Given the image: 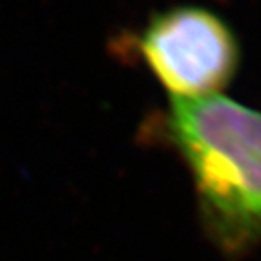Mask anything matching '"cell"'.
I'll return each mask as SVG.
<instances>
[{
    "instance_id": "obj_1",
    "label": "cell",
    "mask_w": 261,
    "mask_h": 261,
    "mask_svg": "<svg viewBox=\"0 0 261 261\" xmlns=\"http://www.w3.org/2000/svg\"><path fill=\"white\" fill-rule=\"evenodd\" d=\"M164 130L219 250L236 258L261 244V110L222 95L172 99Z\"/></svg>"
},
{
    "instance_id": "obj_2",
    "label": "cell",
    "mask_w": 261,
    "mask_h": 261,
    "mask_svg": "<svg viewBox=\"0 0 261 261\" xmlns=\"http://www.w3.org/2000/svg\"><path fill=\"white\" fill-rule=\"evenodd\" d=\"M134 44L173 99L219 95L241 65V46L231 27L201 7L186 5L158 13Z\"/></svg>"
}]
</instances>
